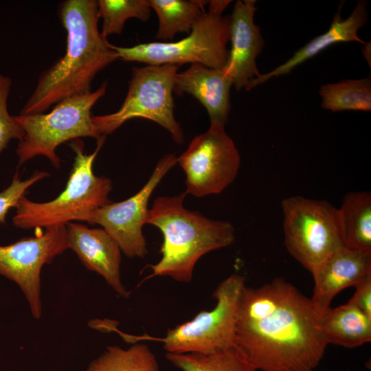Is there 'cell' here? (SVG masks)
I'll use <instances>...</instances> for the list:
<instances>
[{
	"mask_svg": "<svg viewBox=\"0 0 371 371\" xmlns=\"http://www.w3.org/2000/svg\"><path fill=\"white\" fill-rule=\"evenodd\" d=\"M311 298L275 278L244 287L238 305L236 345L260 371H313L328 343Z\"/></svg>",
	"mask_w": 371,
	"mask_h": 371,
	"instance_id": "1",
	"label": "cell"
},
{
	"mask_svg": "<svg viewBox=\"0 0 371 371\" xmlns=\"http://www.w3.org/2000/svg\"><path fill=\"white\" fill-rule=\"evenodd\" d=\"M58 16L67 33L66 51L41 74L20 115L44 113L67 97L91 91L98 73L118 59L99 30L97 1H63Z\"/></svg>",
	"mask_w": 371,
	"mask_h": 371,
	"instance_id": "2",
	"label": "cell"
},
{
	"mask_svg": "<svg viewBox=\"0 0 371 371\" xmlns=\"http://www.w3.org/2000/svg\"><path fill=\"white\" fill-rule=\"evenodd\" d=\"M185 192L157 197L148 210L146 224L160 229L163 235L161 259L148 265L151 273L144 280L166 276L180 282H190L198 260L205 254L233 243L235 230L228 221L207 218L186 209Z\"/></svg>",
	"mask_w": 371,
	"mask_h": 371,
	"instance_id": "3",
	"label": "cell"
},
{
	"mask_svg": "<svg viewBox=\"0 0 371 371\" xmlns=\"http://www.w3.org/2000/svg\"><path fill=\"white\" fill-rule=\"evenodd\" d=\"M104 139L97 141L96 149L89 155L84 152L81 140H73L69 145L76 155L65 190L54 200L44 203L21 197L12 218L13 225L29 229L67 225L74 221L86 222L94 210L111 203L109 198L111 180L95 175L93 170Z\"/></svg>",
	"mask_w": 371,
	"mask_h": 371,
	"instance_id": "4",
	"label": "cell"
},
{
	"mask_svg": "<svg viewBox=\"0 0 371 371\" xmlns=\"http://www.w3.org/2000/svg\"><path fill=\"white\" fill-rule=\"evenodd\" d=\"M245 286V278L232 273L216 286L213 293L215 306L201 311L192 319L170 328L162 337L149 335H131L111 326L124 341H158L168 353L208 354L236 345V326L239 301Z\"/></svg>",
	"mask_w": 371,
	"mask_h": 371,
	"instance_id": "5",
	"label": "cell"
},
{
	"mask_svg": "<svg viewBox=\"0 0 371 371\" xmlns=\"http://www.w3.org/2000/svg\"><path fill=\"white\" fill-rule=\"evenodd\" d=\"M231 1H207L208 9L188 36L172 42H149L132 47L113 45L118 59L148 65L199 64L223 69L227 60L230 16L222 13Z\"/></svg>",
	"mask_w": 371,
	"mask_h": 371,
	"instance_id": "6",
	"label": "cell"
},
{
	"mask_svg": "<svg viewBox=\"0 0 371 371\" xmlns=\"http://www.w3.org/2000/svg\"><path fill=\"white\" fill-rule=\"evenodd\" d=\"M107 82L96 90L67 97L54 105L47 113L15 115L24 131L16 153L21 166L38 155L47 157L56 168H60L56 148L63 143L80 137H91L97 141L104 139L95 130L91 109L105 93Z\"/></svg>",
	"mask_w": 371,
	"mask_h": 371,
	"instance_id": "7",
	"label": "cell"
},
{
	"mask_svg": "<svg viewBox=\"0 0 371 371\" xmlns=\"http://www.w3.org/2000/svg\"><path fill=\"white\" fill-rule=\"evenodd\" d=\"M179 65H161L133 67L126 98L116 112L93 115L100 137L114 132L126 121L144 118L165 128L174 142L181 144L184 135L174 115V86Z\"/></svg>",
	"mask_w": 371,
	"mask_h": 371,
	"instance_id": "8",
	"label": "cell"
},
{
	"mask_svg": "<svg viewBox=\"0 0 371 371\" xmlns=\"http://www.w3.org/2000/svg\"><path fill=\"white\" fill-rule=\"evenodd\" d=\"M281 206L285 247L310 272L343 246L337 208L329 202L293 196Z\"/></svg>",
	"mask_w": 371,
	"mask_h": 371,
	"instance_id": "9",
	"label": "cell"
},
{
	"mask_svg": "<svg viewBox=\"0 0 371 371\" xmlns=\"http://www.w3.org/2000/svg\"><path fill=\"white\" fill-rule=\"evenodd\" d=\"M177 161L186 175L185 193L203 197L222 192L234 181L240 157L225 125L210 123L209 129L194 137Z\"/></svg>",
	"mask_w": 371,
	"mask_h": 371,
	"instance_id": "10",
	"label": "cell"
},
{
	"mask_svg": "<svg viewBox=\"0 0 371 371\" xmlns=\"http://www.w3.org/2000/svg\"><path fill=\"white\" fill-rule=\"evenodd\" d=\"M67 249L66 225L49 226L34 237L0 245V275L19 286L36 319L42 315L41 269Z\"/></svg>",
	"mask_w": 371,
	"mask_h": 371,
	"instance_id": "11",
	"label": "cell"
},
{
	"mask_svg": "<svg viewBox=\"0 0 371 371\" xmlns=\"http://www.w3.org/2000/svg\"><path fill=\"white\" fill-rule=\"evenodd\" d=\"M177 160L174 153L161 157L148 181L138 192L124 201L111 202L96 209L86 222L101 225L127 257L144 258L148 249L142 227L146 223L150 195L177 163Z\"/></svg>",
	"mask_w": 371,
	"mask_h": 371,
	"instance_id": "12",
	"label": "cell"
},
{
	"mask_svg": "<svg viewBox=\"0 0 371 371\" xmlns=\"http://www.w3.org/2000/svg\"><path fill=\"white\" fill-rule=\"evenodd\" d=\"M256 2L238 0L230 15L232 47L223 69L237 91L245 89L251 80L260 74L256 58L262 52L264 41L260 27L254 21Z\"/></svg>",
	"mask_w": 371,
	"mask_h": 371,
	"instance_id": "13",
	"label": "cell"
},
{
	"mask_svg": "<svg viewBox=\"0 0 371 371\" xmlns=\"http://www.w3.org/2000/svg\"><path fill=\"white\" fill-rule=\"evenodd\" d=\"M66 227L68 247L85 267L100 275L120 297H128L131 293L120 275L122 251L114 239L103 228H89L73 222Z\"/></svg>",
	"mask_w": 371,
	"mask_h": 371,
	"instance_id": "14",
	"label": "cell"
},
{
	"mask_svg": "<svg viewBox=\"0 0 371 371\" xmlns=\"http://www.w3.org/2000/svg\"><path fill=\"white\" fill-rule=\"evenodd\" d=\"M314 286L311 300L321 315L342 290L355 286L371 275V254L341 246L311 272Z\"/></svg>",
	"mask_w": 371,
	"mask_h": 371,
	"instance_id": "15",
	"label": "cell"
},
{
	"mask_svg": "<svg viewBox=\"0 0 371 371\" xmlns=\"http://www.w3.org/2000/svg\"><path fill=\"white\" fill-rule=\"evenodd\" d=\"M232 85L223 69L193 64L177 74L174 93L191 94L206 109L211 123L225 125L231 107L229 92Z\"/></svg>",
	"mask_w": 371,
	"mask_h": 371,
	"instance_id": "16",
	"label": "cell"
},
{
	"mask_svg": "<svg viewBox=\"0 0 371 371\" xmlns=\"http://www.w3.org/2000/svg\"><path fill=\"white\" fill-rule=\"evenodd\" d=\"M341 8L335 14L328 30L317 36L304 46L298 49L292 57L282 65L271 71L260 74L248 84L245 90L249 91L267 81L271 78L289 74L294 67L311 59L330 45L341 42L366 43L358 36V30L367 21L366 3L359 1L350 15L343 19L341 16Z\"/></svg>",
	"mask_w": 371,
	"mask_h": 371,
	"instance_id": "17",
	"label": "cell"
},
{
	"mask_svg": "<svg viewBox=\"0 0 371 371\" xmlns=\"http://www.w3.org/2000/svg\"><path fill=\"white\" fill-rule=\"evenodd\" d=\"M319 325L328 344L352 348L371 341V317L349 302L322 313Z\"/></svg>",
	"mask_w": 371,
	"mask_h": 371,
	"instance_id": "18",
	"label": "cell"
},
{
	"mask_svg": "<svg viewBox=\"0 0 371 371\" xmlns=\"http://www.w3.org/2000/svg\"><path fill=\"white\" fill-rule=\"evenodd\" d=\"M337 213L343 245L371 254L370 192L348 193Z\"/></svg>",
	"mask_w": 371,
	"mask_h": 371,
	"instance_id": "19",
	"label": "cell"
},
{
	"mask_svg": "<svg viewBox=\"0 0 371 371\" xmlns=\"http://www.w3.org/2000/svg\"><path fill=\"white\" fill-rule=\"evenodd\" d=\"M156 12L159 25L156 38L172 40L177 33L190 34L195 23L206 11L207 1L148 0Z\"/></svg>",
	"mask_w": 371,
	"mask_h": 371,
	"instance_id": "20",
	"label": "cell"
},
{
	"mask_svg": "<svg viewBox=\"0 0 371 371\" xmlns=\"http://www.w3.org/2000/svg\"><path fill=\"white\" fill-rule=\"evenodd\" d=\"M166 357L181 371H258L236 345L208 354L166 352Z\"/></svg>",
	"mask_w": 371,
	"mask_h": 371,
	"instance_id": "21",
	"label": "cell"
},
{
	"mask_svg": "<svg viewBox=\"0 0 371 371\" xmlns=\"http://www.w3.org/2000/svg\"><path fill=\"white\" fill-rule=\"evenodd\" d=\"M156 356L148 346L136 342L127 348L109 346L86 371H159Z\"/></svg>",
	"mask_w": 371,
	"mask_h": 371,
	"instance_id": "22",
	"label": "cell"
},
{
	"mask_svg": "<svg viewBox=\"0 0 371 371\" xmlns=\"http://www.w3.org/2000/svg\"><path fill=\"white\" fill-rule=\"evenodd\" d=\"M322 108L332 112L371 110L370 78L344 80L322 85L319 89Z\"/></svg>",
	"mask_w": 371,
	"mask_h": 371,
	"instance_id": "23",
	"label": "cell"
},
{
	"mask_svg": "<svg viewBox=\"0 0 371 371\" xmlns=\"http://www.w3.org/2000/svg\"><path fill=\"white\" fill-rule=\"evenodd\" d=\"M97 4L98 17L102 19L101 34L106 38L121 34L128 19L146 21L150 15L148 0H98Z\"/></svg>",
	"mask_w": 371,
	"mask_h": 371,
	"instance_id": "24",
	"label": "cell"
},
{
	"mask_svg": "<svg viewBox=\"0 0 371 371\" xmlns=\"http://www.w3.org/2000/svg\"><path fill=\"white\" fill-rule=\"evenodd\" d=\"M11 84V78L0 74V153L12 139L19 141L24 135L23 129L8 110Z\"/></svg>",
	"mask_w": 371,
	"mask_h": 371,
	"instance_id": "25",
	"label": "cell"
},
{
	"mask_svg": "<svg viewBox=\"0 0 371 371\" xmlns=\"http://www.w3.org/2000/svg\"><path fill=\"white\" fill-rule=\"evenodd\" d=\"M48 176L49 173L47 172L36 171L30 178L21 180L16 172L10 186L0 192V223H5L7 214L11 208H16L19 200L25 196L29 188Z\"/></svg>",
	"mask_w": 371,
	"mask_h": 371,
	"instance_id": "26",
	"label": "cell"
},
{
	"mask_svg": "<svg viewBox=\"0 0 371 371\" xmlns=\"http://www.w3.org/2000/svg\"><path fill=\"white\" fill-rule=\"evenodd\" d=\"M355 292L348 300L371 317V275L355 286Z\"/></svg>",
	"mask_w": 371,
	"mask_h": 371,
	"instance_id": "27",
	"label": "cell"
}]
</instances>
